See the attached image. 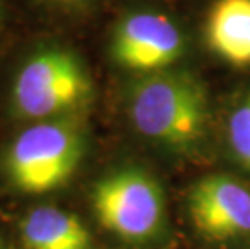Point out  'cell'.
<instances>
[{"instance_id":"cell-1","label":"cell","mask_w":250,"mask_h":249,"mask_svg":"<svg viewBox=\"0 0 250 249\" xmlns=\"http://www.w3.org/2000/svg\"><path fill=\"white\" fill-rule=\"evenodd\" d=\"M127 115L146 139L188 152L202 142L210 120L208 89L184 68L142 75L127 91Z\"/></svg>"},{"instance_id":"cell-2","label":"cell","mask_w":250,"mask_h":249,"mask_svg":"<svg viewBox=\"0 0 250 249\" xmlns=\"http://www.w3.org/2000/svg\"><path fill=\"white\" fill-rule=\"evenodd\" d=\"M94 97V83L83 58L68 47L49 44L31 50L10 84L12 115L26 121L74 116Z\"/></svg>"},{"instance_id":"cell-3","label":"cell","mask_w":250,"mask_h":249,"mask_svg":"<svg viewBox=\"0 0 250 249\" xmlns=\"http://www.w3.org/2000/svg\"><path fill=\"white\" fill-rule=\"evenodd\" d=\"M84 147L86 135L76 116L34 121L8 144L3 167L20 191L49 193L73 177Z\"/></svg>"},{"instance_id":"cell-4","label":"cell","mask_w":250,"mask_h":249,"mask_svg":"<svg viewBox=\"0 0 250 249\" xmlns=\"http://www.w3.org/2000/svg\"><path fill=\"white\" fill-rule=\"evenodd\" d=\"M100 225L127 241H147L165 220V196L157 180L136 167L100 178L90 194Z\"/></svg>"},{"instance_id":"cell-5","label":"cell","mask_w":250,"mask_h":249,"mask_svg":"<svg viewBox=\"0 0 250 249\" xmlns=\"http://www.w3.org/2000/svg\"><path fill=\"white\" fill-rule=\"evenodd\" d=\"M184 50L186 38L176 21L152 10H136L120 18L108 45L116 65L141 75L169 70Z\"/></svg>"},{"instance_id":"cell-6","label":"cell","mask_w":250,"mask_h":249,"mask_svg":"<svg viewBox=\"0 0 250 249\" xmlns=\"http://www.w3.org/2000/svg\"><path fill=\"white\" fill-rule=\"evenodd\" d=\"M188 207L195 230L208 240L250 236V188L229 175H210L189 193Z\"/></svg>"},{"instance_id":"cell-7","label":"cell","mask_w":250,"mask_h":249,"mask_svg":"<svg viewBox=\"0 0 250 249\" xmlns=\"http://www.w3.org/2000/svg\"><path fill=\"white\" fill-rule=\"evenodd\" d=\"M211 52L232 67H250V0H218L207 20Z\"/></svg>"},{"instance_id":"cell-8","label":"cell","mask_w":250,"mask_h":249,"mask_svg":"<svg viewBox=\"0 0 250 249\" xmlns=\"http://www.w3.org/2000/svg\"><path fill=\"white\" fill-rule=\"evenodd\" d=\"M26 249H90V233L71 212L41 205L21 220Z\"/></svg>"},{"instance_id":"cell-9","label":"cell","mask_w":250,"mask_h":249,"mask_svg":"<svg viewBox=\"0 0 250 249\" xmlns=\"http://www.w3.org/2000/svg\"><path fill=\"white\" fill-rule=\"evenodd\" d=\"M228 139L236 160L250 172V92L232 110L228 123Z\"/></svg>"},{"instance_id":"cell-10","label":"cell","mask_w":250,"mask_h":249,"mask_svg":"<svg viewBox=\"0 0 250 249\" xmlns=\"http://www.w3.org/2000/svg\"><path fill=\"white\" fill-rule=\"evenodd\" d=\"M37 7L62 13H84L94 8L99 0H29Z\"/></svg>"},{"instance_id":"cell-11","label":"cell","mask_w":250,"mask_h":249,"mask_svg":"<svg viewBox=\"0 0 250 249\" xmlns=\"http://www.w3.org/2000/svg\"><path fill=\"white\" fill-rule=\"evenodd\" d=\"M7 26V0H0V36Z\"/></svg>"},{"instance_id":"cell-12","label":"cell","mask_w":250,"mask_h":249,"mask_svg":"<svg viewBox=\"0 0 250 249\" xmlns=\"http://www.w3.org/2000/svg\"><path fill=\"white\" fill-rule=\"evenodd\" d=\"M0 249H3V246H2V241H0Z\"/></svg>"}]
</instances>
